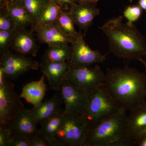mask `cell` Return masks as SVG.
<instances>
[{"mask_svg": "<svg viewBox=\"0 0 146 146\" xmlns=\"http://www.w3.org/2000/svg\"><path fill=\"white\" fill-rule=\"evenodd\" d=\"M105 84L119 106L130 111L146 101V75L134 68L107 69Z\"/></svg>", "mask_w": 146, "mask_h": 146, "instance_id": "cell-1", "label": "cell"}, {"mask_svg": "<svg viewBox=\"0 0 146 146\" xmlns=\"http://www.w3.org/2000/svg\"><path fill=\"white\" fill-rule=\"evenodd\" d=\"M0 68L7 79L14 81L24 73L38 70L39 65L32 58L13 53L9 49L1 53Z\"/></svg>", "mask_w": 146, "mask_h": 146, "instance_id": "cell-7", "label": "cell"}, {"mask_svg": "<svg viewBox=\"0 0 146 146\" xmlns=\"http://www.w3.org/2000/svg\"><path fill=\"white\" fill-rule=\"evenodd\" d=\"M15 85L6 80L0 85V125L8 127L11 122L21 107L24 106Z\"/></svg>", "mask_w": 146, "mask_h": 146, "instance_id": "cell-8", "label": "cell"}, {"mask_svg": "<svg viewBox=\"0 0 146 146\" xmlns=\"http://www.w3.org/2000/svg\"><path fill=\"white\" fill-rule=\"evenodd\" d=\"M130 2H132V0H128Z\"/></svg>", "mask_w": 146, "mask_h": 146, "instance_id": "cell-37", "label": "cell"}, {"mask_svg": "<svg viewBox=\"0 0 146 146\" xmlns=\"http://www.w3.org/2000/svg\"><path fill=\"white\" fill-rule=\"evenodd\" d=\"M60 6L62 9L69 10L76 3V0H50Z\"/></svg>", "mask_w": 146, "mask_h": 146, "instance_id": "cell-30", "label": "cell"}, {"mask_svg": "<svg viewBox=\"0 0 146 146\" xmlns=\"http://www.w3.org/2000/svg\"><path fill=\"white\" fill-rule=\"evenodd\" d=\"M129 112L125 136L135 142L137 137L146 131V101Z\"/></svg>", "mask_w": 146, "mask_h": 146, "instance_id": "cell-16", "label": "cell"}, {"mask_svg": "<svg viewBox=\"0 0 146 146\" xmlns=\"http://www.w3.org/2000/svg\"><path fill=\"white\" fill-rule=\"evenodd\" d=\"M12 136L8 127L0 125V146H9Z\"/></svg>", "mask_w": 146, "mask_h": 146, "instance_id": "cell-28", "label": "cell"}, {"mask_svg": "<svg viewBox=\"0 0 146 146\" xmlns=\"http://www.w3.org/2000/svg\"><path fill=\"white\" fill-rule=\"evenodd\" d=\"M120 108L105 84L89 94L87 107L82 116L89 127L113 115Z\"/></svg>", "mask_w": 146, "mask_h": 146, "instance_id": "cell-4", "label": "cell"}, {"mask_svg": "<svg viewBox=\"0 0 146 146\" xmlns=\"http://www.w3.org/2000/svg\"><path fill=\"white\" fill-rule=\"evenodd\" d=\"M105 74L97 65L93 68H70L66 73L65 80L72 82L80 90L89 94L105 84Z\"/></svg>", "mask_w": 146, "mask_h": 146, "instance_id": "cell-6", "label": "cell"}, {"mask_svg": "<svg viewBox=\"0 0 146 146\" xmlns=\"http://www.w3.org/2000/svg\"><path fill=\"white\" fill-rule=\"evenodd\" d=\"M139 61H140L141 63H142L143 65L144 68H145V72L146 75V58H144V57L142 58H140L139 59Z\"/></svg>", "mask_w": 146, "mask_h": 146, "instance_id": "cell-36", "label": "cell"}, {"mask_svg": "<svg viewBox=\"0 0 146 146\" xmlns=\"http://www.w3.org/2000/svg\"><path fill=\"white\" fill-rule=\"evenodd\" d=\"M126 112L120 108L113 115L89 127L86 146H119L126 131Z\"/></svg>", "mask_w": 146, "mask_h": 146, "instance_id": "cell-3", "label": "cell"}, {"mask_svg": "<svg viewBox=\"0 0 146 146\" xmlns=\"http://www.w3.org/2000/svg\"><path fill=\"white\" fill-rule=\"evenodd\" d=\"M88 125L82 115L63 112L61 124L56 135L58 146H86Z\"/></svg>", "mask_w": 146, "mask_h": 146, "instance_id": "cell-5", "label": "cell"}, {"mask_svg": "<svg viewBox=\"0 0 146 146\" xmlns=\"http://www.w3.org/2000/svg\"><path fill=\"white\" fill-rule=\"evenodd\" d=\"M31 30L17 29L13 34L10 48L21 54H31L35 56L39 50V45Z\"/></svg>", "mask_w": 146, "mask_h": 146, "instance_id": "cell-14", "label": "cell"}, {"mask_svg": "<svg viewBox=\"0 0 146 146\" xmlns=\"http://www.w3.org/2000/svg\"><path fill=\"white\" fill-rule=\"evenodd\" d=\"M31 146H48L46 140L39 134H37L31 139Z\"/></svg>", "mask_w": 146, "mask_h": 146, "instance_id": "cell-31", "label": "cell"}, {"mask_svg": "<svg viewBox=\"0 0 146 146\" xmlns=\"http://www.w3.org/2000/svg\"><path fill=\"white\" fill-rule=\"evenodd\" d=\"M36 32L38 42L48 46L56 44L69 45L73 38L63 33L55 24L37 27L31 30Z\"/></svg>", "mask_w": 146, "mask_h": 146, "instance_id": "cell-17", "label": "cell"}, {"mask_svg": "<svg viewBox=\"0 0 146 146\" xmlns=\"http://www.w3.org/2000/svg\"><path fill=\"white\" fill-rule=\"evenodd\" d=\"M135 144L138 146H146V131L138 136L135 140Z\"/></svg>", "mask_w": 146, "mask_h": 146, "instance_id": "cell-32", "label": "cell"}, {"mask_svg": "<svg viewBox=\"0 0 146 146\" xmlns=\"http://www.w3.org/2000/svg\"><path fill=\"white\" fill-rule=\"evenodd\" d=\"M69 11L75 24L85 33L100 13L99 9L97 8L96 3H76Z\"/></svg>", "mask_w": 146, "mask_h": 146, "instance_id": "cell-13", "label": "cell"}, {"mask_svg": "<svg viewBox=\"0 0 146 146\" xmlns=\"http://www.w3.org/2000/svg\"><path fill=\"white\" fill-rule=\"evenodd\" d=\"M4 7L7 8L13 18L17 29H25L28 27H32L34 25L32 18L21 0L11 2Z\"/></svg>", "mask_w": 146, "mask_h": 146, "instance_id": "cell-19", "label": "cell"}, {"mask_svg": "<svg viewBox=\"0 0 146 146\" xmlns=\"http://www.w3.org/2000/svg\"><path fill=\"white\" fill-rule=\"evenodd\" d=\"M16 0H0V8L5 7L9 3Z\"/></svg>", "mask_w": 146, "mask_h": 146, "instance_id": "cell-33", "label": "cell"}, {"mask_svg": "<svg viewBox=\"0 0 146 146\" xmlns=\"http://www.w3.org/2000/svg\"><path fill=\"white\" fill-rule=\"evenodd\" d=\"M9 146H31V139L25 136L13 135Z\"/></svg>", "mask_w": 146, "mask_h": 146, "instance_id": "cell-29", "label": "cell"}, {"mask_svg": "<svg viewBox=\"0 0 146 146\" xmlns=\"http://www.w3.org/2000/svg\"><path fill=\"white\" fill-rule=\"evenodd\" d=\"M63 33L71 36L73 39L77 38L82 34L81 32L76 31L75 25L72 15L69 10L61 9L57 21L54 23Z\"/></svg>", "mask_w": 146, "mask_h": 146, "instance_id": "cell-22", "label": "cell"}, {"mask_svg": "<svg viewBox=\"0 0 146 146\" xmlns=\"http://www.w3.org/2000/svg\"><path fill=\"white\" fill-rule=\"evenodd\" d=\"M39 67L46 77L51 89L59 91L62 82L65 80L66 73L70 68L69 61L53 62L42 60Z\"/></svg>", "mask_w": 146, "mask_h": 146, "instance_id": "cell-12", "label": "cell"}, {"mask_svg": "<svg viewBox=\"0 0 146 146\" xmlns=\"http://www.w3.org/2000/svg\"><path fill=\"white\" fill-rule=\"evenodd\" d=\"M45 76L43 74L39 80L31 82L25 85L20 95L21 98L25 99L33 106L41 104L47 90L44 82Z\"/></svg>", "mask_w": 146, "mask_h": 146, "instance_id": "cell-18", "label": "cell"}, {"mask_svg": "<svg viewBox=\"0 0 146 146\" xmlns=\"http://www.w3.org/2000/svg\"><path fill=\"white\" fill-rule=\"evenodd\" d=\"M142 8L138 5L129 6L123 11V16L127 20V23L129 25H133V23L138 21L142 13Z\"/></svg>", "mask_w": 146, "mask_h": 146, "instance_id": "cell-26", "label": "cell"}, {"mask_svg": "<svg viewBox=\"0 0 146 146\" xmlns=\"http://www.w3.org/2000/svg\"><path fill=\"white\" fill-rule=\"evenodd\" d=\"M63 117V113H59L45 120L41 124L39 134L46 140L48 146H58L55 137Z\"/></svg>", "mask_w": 146, "mask_h": 146, "instance_id": "cell-20", "label": "cell"}, {"mask_svg": "<svg viewBox=\"0 0 146 146\" xmlns=\"http://www.w3.org/2000/svg\"><path fill=\"white\" fill-rule=\"evenodd\" d=\"M37 124L30 114L29 109L24 106L16 113L8 128L13 135L25 136L31 139L39 134Z\"/></svg>", "mask_w": 146, "mask_h": 146, "instance_id": "cell-11", "label": "cell"}, {"mask_svg": "<svg viewBox=\"0 0 146 146\" xmlns=\"http://www.w3.org/2000/svg\"><path fill=\"white\" fill-rule=\"evenodd\" d=\"M21 2L31 16L34 25L39 21L42 12L50 0H21Z\"/></svg>", "mask_w": 146, "mask_h": 146, "instance_id": "cell-24", "label": "cell"}, {"mask_svg": "<svg viewBox=\"0 0 146 146\" xmlns=\"http://www.w3.org/2000/svg\"><path fill=\"white\" fill-rule=\"evenodd\" d=\"M72 47L69 45L48 46L42 57V60L53 62L70 61L72 54Z\"/></svg>", "mask_w": 146, "mask_h": 146, "instance_id": "cell-21", "label": "cell"}, {"mask_svg": "<svg viewBox=\"0 0 146 146\" xmlns=\"http://www.w3.org/2000/svg\"><path fill=\"white\" fill-rule=\"evenodd\" d=\"M99 0H76L77 3H96Z\"/></svg>", "mask_w": 146, "mask_h": 146, "instance_id": "cell-35", "label": "cell"}, {"mask_svg": "<svg viewBox=\"0 0 146 146\" xmlns=\"http://www.w3.org/2000/svg\"><path fill=\"white\" fill-rule=\"evenodd\" d=\"M138 5L143 10L146 11V0H138Z\"/></svg>", "mask_w": 146, "mask_h": 146, "instance_id": "cell-34", "label": "cell"}, {"mask_svg": "<svg viewBox=\"0 0 146 146\" xmlns=\"http://www.w3.org/2000/svg\"><path fill=\"white\" fill-rule=\"evenodd\" d=\"M99 29L107 36L110 52L117 57L139 60L146 56V38L134 24L123 22L122 16L110 19Z\"/></svg>", "mask_w": 146, "mask_h": 146, "instance_id": "cell-2", "label": "cell"}, {"mask_svg": "<svg viewBox=\"0 0 146 146\" xmlns=\"http://www.w3.org/2000/svg\"><path fill=\"white\" fill-rule=\"evenodd\" d=\"M63 102L60 92L58 91L50 99L29 109L30 114L37 124H41L45 120L60 113Z\"/></svg>", "mask_w": 146, "mask_h": 146, "instance_id": "cell-15", "label": "cell"}, {"mask_svg": "<svg viewBox=\"0 0 146 146\" xmlns=\"http://www.w3.org/2000/svg\"><path fill=\"white\" fill-rule=\"evenodd\" d=\"M0 31L1 53L9 49L15 31Z\"/></svg>", "mask_w": 146, "mask_h": 146, "instance_id": "cell-27", "label": "cell"}, {"mask_svg": "<svg viewBox=\"0 0 146 146\" xmlns=\"http://www.w3.org/2000/svg\"><path fill=\"white\" fill-rule=\"evenodd\" d=\"M16 29L15 22L7 8H0V31H15Z\"/></svg>", "mask_w": 146, "mask_h": 146, "instance_id": "cell-25", "label": "cell"}, {"mask_svg": "<svg viewBox=\"0 0 146 146\" xmlns=\"http://www.w3.org/2000/svg\"><path fill=\"white\" fill-rule=\"evenodd\" d=\"M61 9L60 6L50 1L43 11L39 21L31 27V30L37 27L54 24L57 21Z\"/></svg>", "mask_w": 146, "mask_h": 146, "instance_id": "cell-23", "label": "cell"}, {"mask_svg": "<svg viewBox=\"0 0 146 146\" xmlns=\"http://www.w3.org/2000/svg\"><path fill=\"white\" fill-rule=\"evenodd\" d=\"M71 44L72 50L69 62L71 68L89 67L95 63H103L106 60V55L98 50H94L88 46L82 33L73 39Z\"/></svg>", "mask_w": 146, "mask_h": 146, "instance_id": "cell-9", "label": "cell"}, {"mask_svg": "<svg viewBox=\"0 0 146 146\" xmlns=\"http://www.w3.org/2000/svg\"><path fill=\"white\" fill-rule=\"evenodd\" d=\"M59 92L65 104L64 112L74 115H83L88 104L89 94L67 80L62 82Z\"/></svg>", "mask_w": 146, "mask_h": 146, "instance_id": "cell-10", "label": "cell"}]
</instances>
